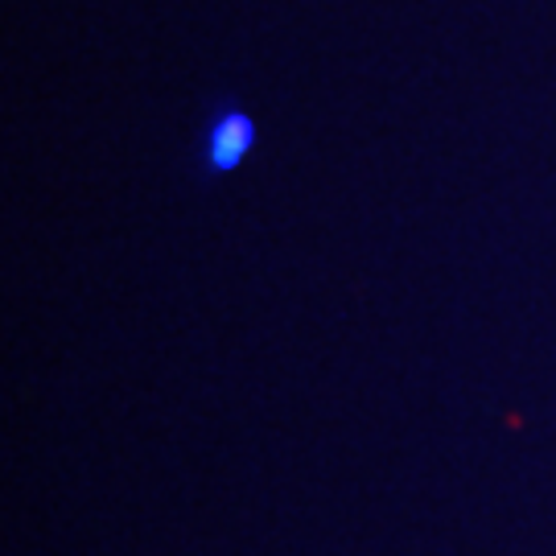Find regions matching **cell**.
<instances>
[{
	"label": "cell",
	"instance_id": "cell-1",
	"mask_svg": "<svg viewBox=\"0 0 556 556\" xmlns=\"http://www.w3.org/2000/svg\"><path fill=\"white\" fill-rule=\"evenodd\" d=\"M252 149H256V116L236 100H223L202 119L199 140H194V169L206 181L227 178L248 161Z\"/></svg>",
	"mask_w": 556,
	"mask_h": 556
}]
</instances>
